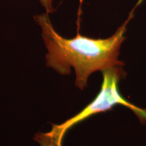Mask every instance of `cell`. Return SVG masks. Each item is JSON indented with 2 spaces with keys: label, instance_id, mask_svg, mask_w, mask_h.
Here are the masks:
<instances>
[{
  "label": "cell",
  "instance_id": "3",
  "mask_svg": "<svg viewBox=\"0 0 146 146\" xmlns=\"http://www.w3.org/2000/svg\"><path fill=\"white\" fill-rule=\"evenodd\" d=\"M41 5L44 7L47 14L52 13L55 11V9L53 8L52 1L53 0H39Z\"/></svg>",
  "mask_w": 146,
  "mask_h": 146
},
{
  "label": "cell",
  "instance_id": "2",
  "mask_svg": "<svg viewBox=\"0 0 146 146\" xmlns=\"http://www.w3.org/2000/svg\"><path fill=\"white\" fill-rule=\"evenodd\" d=\"M124 66H119L103 71L101 89L92 102L73 117L59 125H52L47 133H38L34 139L40 146H62L67 131L74 125L91 116L111 110L116 106L121 105L131 110L143 123H146V109L137 106L127 101L119 91L120 81L126 76Z\"/></svg>",
  "mask_w": 146,
  "mask_h": 146
},
{
  "label": "cell",
  "instance_id": "1",
  "mask_svg": "<svg viewBox=\"0 0 146 146\" xmlns=\"http://www.w3.org/2000/svg\"><path fill=\"white\" fill-rule=\"evenodd\" d=\"M135 8L114 34L106 39L81 35L78 27L75 37L66 39L55 31L48 14L35 16V20L41 27L47 50L46 66L64 75L70 74L71 68H74L75 85L81 90L87 87L89 76L94 72L124 66L125 63L118 59L120 47L125 40L127 26L133 17Z\"/></svg>",
  "mask_w": 146,
  "mask_h": 146
}]
</instances>
